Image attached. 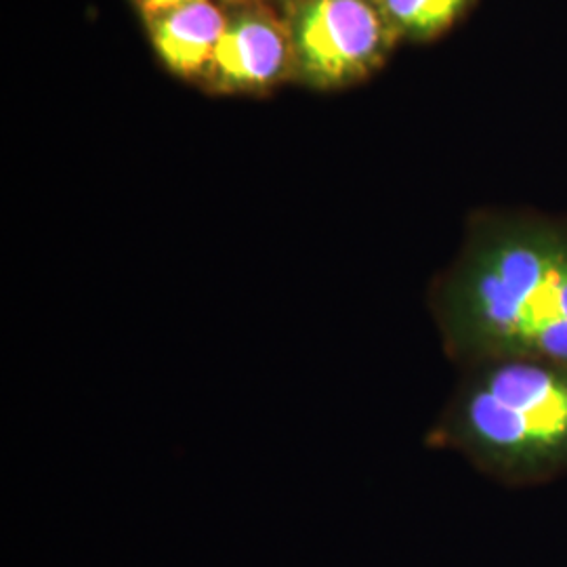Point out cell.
I'll list each match as a JSON object with an SVG mask.
<instances>
[{
    "instance_id": "1",
    "label": "cell",
    "mask_w": 567,
    "mask_h": 567,
    "mask_svg": "<svg viewBox=\"0 0 567 567\" xmlns=\"http://www.w3.org/2000/svg\"><path fill=\"white\" fill-rule=\"evenodd\" d=\"M426 307L458 370L508 358L567 362V215L477 213Z\"/></svg>"
},
{
    "instance_id": "2",
    "label": "cell",
    "mask_w": 567,
    "mask_h": 567,
    "mask_svg": "<svg viewBox=\"0 0 567 567\" xmlns=\"http://www.w3.org/2000/svg\"><path fill=\"white\" fill-rule=\"evenodd\" d=\"M429 450L458 454L507 487L567 475V362L489 360L461 368L425 435Z\"/></svg>"
},
{
    "instance_id": "3",
    "label": "cell",
    "mask_w": 567,
    "mask_h": 567,
    "mask_svg": "<svg viewBox=\"0 0 567 567\" xmlns=\"http://www.w3.org/2000/svg\"><path fill=\"white\" fill-rule=\"evenodd\" d=\"M395 37L379 0H311L297 21L295 47L311 79L341 82L379 65Z\"/></svg>"
},
{
    "instance_id": "4",
    "label": "cell",
    "mask_w": 567,
    "mask_h": 567,
    "mask_svg": "<svg viewBox=\"0 0 567 567\" xmlns=\"http://www.w3.org/2000/svg\"><path fill=\"white\" fill-rule=\"evenodd\" d=\"M286 53V39L274 21L261 16H240L227 21L210 68L225 84L261 86L278 79Z\"/></svg>"
},
{
    "instance_id": "5",
    "label": "cell",
    "mask_w": 567,
    "mask_h": 567,
    "mask_svg": "<svg viewBox=\"0 0 567 567\" xmlns=\"http://www.w3.org/2000/svg\"><path fill=\"white\" fill-rule=\"evenodd\" d=\"M154 42L163 60L179 74L200 72L213 63L227 21L208 0H192L154 16Z\"/></svg>"
},
{
    "instance_id": "6",
    "label": "cell",
    "mask_w": 567,
    "mask_h": 567,
    "mask_svg": "<svg viewBox=\"0 0 567 567\" xmlns=\"http://www.w3.org/2000/svg\"><path fill=\"white\" fill-rule=\"evenodd\" d=\"M386 18L412 39H431L458 20L473 0H379Z\"/></svg>"
},
{
    "instance_id": "7",
    "label": "cell",
    "mask_w": 567,
    "mask_h": 567,
    "mask_svg": "<svg viewBox=\"0 0 567 567\" xmlns=\"http://www.w3.org/2000/svg\"><path fill=\"white\" fill-rule=\"evenodd\" d=\"M140 2L150 16H161L164 11H171V9L185 4V2H192V0H140Z\"/></svg>"
}]
</instances>
